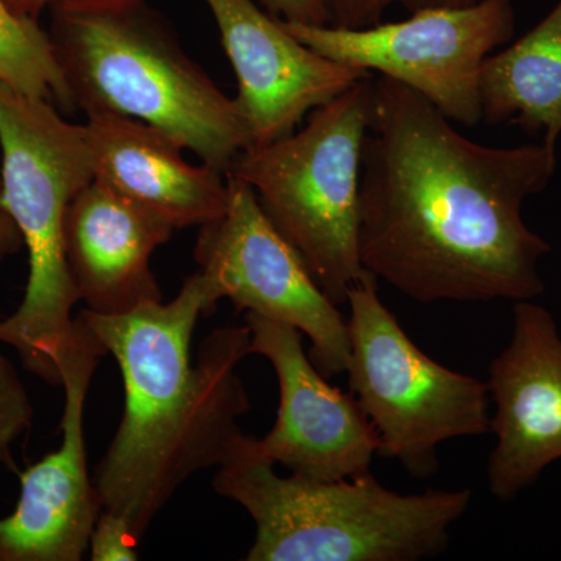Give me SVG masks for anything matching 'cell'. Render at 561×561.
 <instances>
[{"label":"cell","mask_w":561,"mask_h":561,"mask_svg":"<svg viewBox=\"0 0 561 561\" xmlns=\"http://www.w3.org/2000/svg\"><path fill=\"white\" fill-rule=\"evenodd\" d=\"M556 171V147L474 142L419 92L379 77L362 146V265L421 305L534 300L552 249L523 206Z\"/></svg>","instance_id":"cell-1"},{"label":"cell","mask_w":561,"mask_h":561,"mask_svg":"<svg viewBox=\"0 0 561 561\" xmlns=\"http://www.w3.org/2000/svg\"><path fill=\"white\" fill-rule=\"evenodd\" d=\"M217 302L195 272L175 300L121 316L79 312L116 359L125 389L124 415L92 481L103 511L124 516L139 540L192 474L221 467L247 435L239 419L251 405L238 365L250 356L249 328L214 331L191 362L195 327Z\"/></svg>","instance_id":"cell-2"},{"label":"cell","mask_w":561,"mask_h":561,"mask_svg":"<svg viewBox=\"0 0 561 561\" xmlns=\"http://www.w3.org/2000/svg\"><path fill=\"white\" fill-rule=\"evenodd\" d=\"M51 9L49 36L77 110L153 125L225 175L251 147L236 99L214 83L144 2L125 9L58 3Z\"/></svg>","instance_id":"cell-3"},{"label":"cell","mask_w":561,"mask_h":561,"mask_svg":"<svg viewBox=\"0 0 561 561\" xmlns=\"http://www.w3.org/2000/svg\"><path fill=\"white\" fill-rule=\"evenodd\" d=\"M214 490L256 524L249 561H416L445 551L470 490L401 494L367 472L342 481L280 478L267 461L232 457Z\"/></svg>","instance_id":"cell-4"},{"label":"cell","mask_w":561,"mask_h":561,"mask_svg":"<svg viewBox=\"0 0 561 561\" xmlns=\"http://www.w3.org/2000/svg\"><path fill=\"white\" fill-rule=\"evenodd\" d=\"M0 205L16 224L28 253L24 300L0 320V342L44 381L61 386L58 356L76 330L79 302L68 260L65 221L73 198L94 181L84 124L54 103L0 84Z\"/></svg>","instance_id":"cell-5"},{"label":"cell","mask_w":561,"mask_h":561,"mask_svg":"<svg viewBox=\"0 0 561 561\" xmlns=\"http://www.w3.org/2000/svg\"><path fill=\"white\" fill-rule=\"evenodd\" d=\"M373 76L313 110L300 131L243 150L227 175L249 184L265 216L294 247L334 305L371 275L359 257L362 146Z\"/></svg>","instance_id":"cell-6"},{"label":"cell","mask_w":561,"mask_h":561,"mask_svg":"<svg viewBox=\"0 0 561 561\" xmlns=\"http://www.w3.org/2000/svg\"><path fill=\"white\" fill-rule=\"evenodd\" d=\"M351 394L370 421L382 457L409 474L438 470L437 448L453 438L490 432L486 382L431 359L383 306L370 275L350 290Z\"/></svg>","instance_id":"cell-7"},{"label":"cell","mask_w":561,"mask_h":561,"mask_svg":"<svg viewBox=\"0 0 561 561\" xmlns=\"http://www.w3.org/2000/svg\"><path fill=\"white\" fill-rule=\"evenodd\" d=\"M411 13L408 20L365 28L283 22L295 38L324 57L398 81L449 121L474 127L482 121L483 62L515 33L512 0Z\"/></svg>","instance_id":"cell-8"},{"label":"cell","mask_w":561,"mask_h":561,"mask_svg":"<svg viewBox=\"0 0 561 561\" xmlns=\"http://www.w3.org/2000/svg\"><path fill=\"white\" fill-rule=\"evenodd\" d=\"M227 209L201 227L194 257L214 294L238 311L290 324L308 335L327 379L346 371L348 321L312 278L298 251L262 210L249 184L227 175Z\"/></svg>","instance_id":"cell-9"},{"label":"cell","mask_w":561,"mask_h":561,"mask_svg":"<svg viewBox=\"0 0 561 561\" xmlns=\"http://www.w3.org/2000/svg\"><path fill=\"white\" fill-rule=\"evenodd\" d=\"M245 327L250 354L265 357L276 373L279 411L272 431L261 440L245 435L231 459L279 463L320 482L370 472L379 451L376 432L351 391L331 386L306 356L302 332L253 312H247Z\"/></svg>","instance_id":"cell-10"},{"label":"cell","mask_w":561,"mask_h":561,"mask_svg":"<svg viewBox=\"0 0 561 561\" xmlns=\"http://www.w3.org/2000/svg\"><path fill=\"white\" fill-rule=\"evenodd\" d=\"M102 356V343L77 316L72 339L57 359L65 389L61 446L22 472L16 508L0 519V561H80L90 549L103 507L88 474L83 416Z\"/></svg>","instance_id":"cell-11"},{"label":"cell","mask_w":561,"mask_h":561,"mask_svg":"<svg viewBox=\"0 0 561 561\" xmlns=\"http://www.w3.org/2000/svg\"><path fill=\"white\" fill-rule=\"evenodd\" d=\"M238 80L251 146L291 135L308 114L370 72L306 46L253 0H205Z\"/></svg>","instance_id":"cell-12"},{"label":"cell","mask_w":561,"mask_h":561,"mask_svg":"<svg viewBox=\"0 0 561 561\" xmlns=\"http://www.w3.org/2000/svg\"><path fill=\"white\" fill-rule=\"evenodd\" d=\"M486 386L496 435L489 489L512 501L561 459V337L551 312L515 302L511 342L491 362Z\"/></svg>","instance_id":"cell-13"},{"label":"cell","mask_w":561,"mask_h":561,"mask_svg":"<svg viewBox=\"0 0 561 561\" xmlns=\"http://www.w3.org/2000/svg\"><path fill=\"white\" fill-rule=\"evenodd\" d=\"M169 221L92 181L69 205L66 260L88 311L121 316L162 301L151 256L171 241Z\"/></svg>","instance_id":"cell-14"},{"label":"cell","mask_w":561,"mask_h":561,"mask_svg":"<svg viewBox=\"0 0 561 561\" xmlns=\"http://www.w3.org/2000/svg\"><path fill=\"white\" fill-rule=\"evenodd\" d=\"M94 180L150 210L176 231L203 227L227 209L224 172L184 160L183 146L168 133L119 114H90Z\"/></svg>","instance_id":"cell-15"},{"label":"cell","mask_w":561,"mask_h":561,"mask_svg":"<svg viewBox=\"0 0 561 561\" xmlns=\"http://www.w3.org/2000/svg\"><path fill=\"white\" fill-rule=\"evenodd\" d=\"M481 108L486 124H513L557 146L561 135V0L531 31L483 62Z\"/></svg>","instance_id":"cell-16"},{"label":"cell","mask_w":561,"mask_h":561,"mask_svg":"<svg viewBox=\"0 0 561 561\" xmlns=\"http://www.w3.org/2000/svg\"><path fill=\"white\" fill-rule=\"evenodd\" d=\"M0 84L77 110L49 32L38 20L14 13L5 0H0Z\"/></svg>","instance_id":"cell-17"},{"label":"cell","mask_w":561,"mask_h":561,"mask_svg":"<svg viewBox=\"0 0 561 561\" xmlns=\"http://www.w3.org/2000/svg\"><path fill=\"white\" fill-rule=\"evenodd\" d=\"M33 405L20 373L0 356V465L11 463V448L31 430Z\"/></svg>","instance_id":"cell-18"},{"label":"cell","mask_w":561,"mask_h":561,"mask_svg":"<svg viewBox=\"0 0 561 561\" xmlns=\"http://www.w3.org/2000/svg\"><path fill=\"white\" fill-rule=\"evenodd\" d=\"M139 538L130 524L117 513L102 511L91 531L92 561L138 560Z\"/></svg>","instance_id":"cell-19"},{"label":"cell","mask_w":561,"mask_h":561,"mask_svg":"<svg viewBox=\"0 0 561 561\" xmlns=\"http://www.w3.org/2000/svg\"><path fill=\"white\" fill-rule=\"evenodd\" d=\"M411 0H323L328 25L339 28H365L379 24L383 11L394 3L408 7Z\"/></svg>","instance_id":"cell-20"},{"label":"cell","mask_w":561,"mask_h":561,"mask_svg":"<svg viewBox=\"0 0 561 561\" xmlns=\"http://www.w3.org/2000/svg\"><path fill=\"white\" fill-rule=\"evenodd\" d=\"M272 16L291 24L327 25L323 0H260Z\"/></svg>","instance_id":"cell-21"},{"label":"cell","mask_w":561,"mask_h":561,"mask_svg":"<svg viewBox=\"0 0 561 561\" xmlns=\"http://www.w3.org/2000/svg\"><path fill=\"white\" fill-rule=\"evenodd\" d=\"M24 247L20 230L9 213L0 205V264Z\"/></svg>","instance_id":"cell-22"},{"label":"cell","mask_w":561,"mask_h":561,"mask_svg":"<svg viewBox=\"0 0 561 561\" xmlns=\"http://www.w3.org/2000/svg\"><path fill=\"white\" fill-rule=\"evenodd\" d=\"M144 0H58V5L66 7V9H125V7L138 5ZM55 3V5H57Z\"/></svg>","instance_id":"cell-23"},{"label":"cell","mask_w":561,"mask_h":561,"mask_svg":"<svg viewBox=\"0 0 561 561\" xmlns=\"http://www.w3.org/2000/svg\"><path fill=\"white\" fill-rule=\"evenodd\" d=\"M10 9L21 16L33 18L38 20L41 13L46 9H51L58 0H5Z\"/></svg>","instance_id":"cell-24"},{"label":"cell","mask_w":561,"mask_h":561,"mask_svg":"<svg viewBox=\"0 0 561 561\" xmlns=\"http://www.w3.org/2000/svg\"><path fill=\"white\" fill-rule=\"evenodd\" d=\"M476 2H479V0H411L405 9L415 11L420 9H432V7H463L471 5V3Z\"/></svg>","instance_id":"cell-25"}]
</instances>
